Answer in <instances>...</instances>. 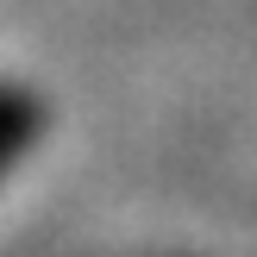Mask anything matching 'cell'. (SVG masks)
<instances>
[{
	"instance_id": "obj_1",
	"label": "cell",
	"mask_w": 257,
	"mask_h": 257,
	"mask_svg": "<svg viewBox=\"0 0 257 257\" xmlns=\"http://www.w3.org/2000/svg\"><path fill=\"white\" fill-rule=\"evenodd\" d=\"M25 132H32V113H25V100L13 94V88H0V176H7V163L19 157Z\"/></svg>"
}]
</instances>
